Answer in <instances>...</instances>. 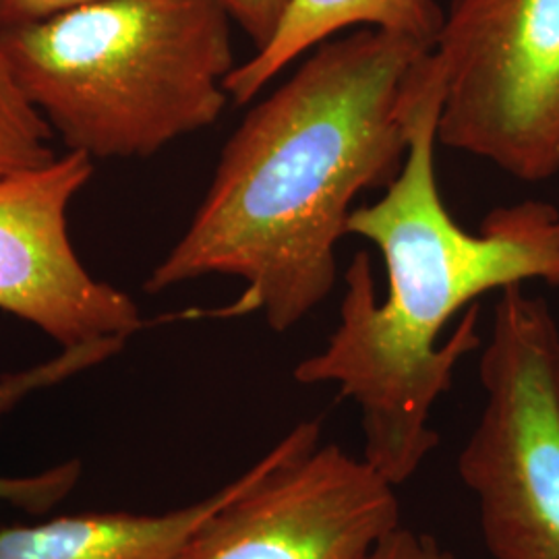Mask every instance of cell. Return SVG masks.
I'll list each match as a JSON object with an SVG mask.
<instances>
[{
  "label": "cell",
  "instance_id": "obj_1",
  "mask_svg": "<svg viewBox=\"0 0 559 559\" xmlns=\"http://www.w3.org/2000/svg\"><path fill=\"white\" fill-rule=\"evenodd\" d=\"M429 50L376 27L316 46L224 145L195 216L145 290L233 276L245 284L239 299L191 316L261 313L274 332L305 320L336 284L353 201L388 187L406 160L415 71Z\"/></svg>",
  "mask_w": 559,
  "mask_h": 559
},
{
  "label": "cell",
  "instance_id": "obj_2",
  "mask_svg": "<svg viewBox=\"0 0 559 559\" xmlns=\"http://www.w3.org/2000/svg\"><path fill=\"white\" fill-rule=\"evenodd\" d=\"M441 104L443 73L431 48L415 71L406 160L383 198L348 218V235L380 249L385 299L378 300L371 260L359 251L344 274L338 328L295 367L302 385L336 383L357 402L362 459L396 487L438 445L431 411L460 359L480 346L475 300L528 280L559 286L558 205L496 207L475 235L448 212L436 173Z\"/></svg>",
  "mask_w": 559,
  "mask_h": 559
},
{
  "label": "cell",
  "instance_id": "obj_3",
  "mask_svg": "<svg viewBox=\"0 0 559 559\" xmlns=\"http://www.w3.org/2000/svg\"><path fill=\"white\" fill-rule=\"evenodd\" d=\"M221 0H98L0 29L23 96L69 152L133 160L207 129L237 67Z\"/></svg>",
  "mask_w": 559,
  "mask_h": 559
},
{
  "label": "cell",
  "instance_id": "obj_4",
  "mask_svg": "<svg viewBox=\"0 0 559 559\" xmlns=\"http://www.w3.org/2000/svg\"><path fill=\"white\" fill-rule=\"evenodd\" d=\"M485 404L459 456L493 559H559V325L522 284L500 290L479 362Z\"/></svg>",
  "mask_w": 559,
  "mask_h": 559
},
{
  "label": "cell",
  "instance_id": "obj_5",
  "mask_svg": "<svg viewBox=\"0 0 559 559\" xmlns=\"http://www.w3.org/2000/svg\"><path fill=\"white\" fill-rule=\"evenodd\" d=\"M433 55L438 141L540 182L559 175V0H452Z\"/></svg>",
  "mask_w": 559,
  "mask_h": 559
},
{
  "label": "cell",
  "instance_id": "obj_6",
  "mask_svg": "<svg viewBox=\"0 0 559 559\" xmlns=\"http://www.w3.org/2000/svg\"><path fill=\"white\" fill-rule=\"evenodd\" d=\"M299 423L240 475L175 559H367L400 526L396 485Z\"/></svg>",
  "mask_w": 559,
  "mask_h": 559
},
{
  "label": "cell",
  "instance_id": "obj_7",
  "mask_svg": "<svg viewBox=\"0 0 559 559\" xmlns=\"http://www.w3.org/2000/svg\"><path fill=\"white\" fill-rule=\"evenodd\" d=\"M92 175V158L67 152L0 179V309L62 348L141 328L135 300L96 278L71 242L69 207Z\"/></svg>",
  "mask_w": 559,
  "mask_h": 559
},
{
  "label": "cell",
  "instance_id": "obj_8",
  "mask_svg": "<svg viewBox=\"0 0 559 559\" xmlns=\"http://www.w3.org/2000/svg\"><path fill=\"white\" fill-rule=\"evenodd\" d=\"M239 483L164 514L83 512L0 528V559H175Z\"/></svg>",
  "mask_w": 559,
  "mask_h": 559
},
{
  "label": "cell",
  "instance_id": "obj_9",
  "mask_svg": "<svg viewBox=\"0 0 559 559\" xmlns=\"http://www.w3.org/2000/svg\"><path fill=\"white\" fill-rule=\"evenodd\" d=\"M443 25L436 0H293L278 32L224 81L235 104L253 100L290 62L350 27H376L433 48Z\"/></svg>",
  "mask_w": 559,
  "mask_h": 559
},
{
  "label": "cell",
  "instance_id": "obj_10",
  "mask_svg": "<svg viewBox=\"0 0 559 559\" xmlns=\"http://www.w3.org/2000/svg\"><path fill=\"white\" fill-rule=\"evenodd\" d=\"M127 340L108 338L85 342L62 348L59 357L29 367L20 373L0 378V417L11 411L27 394L55 385L75 373H81L104 359L119 353ZM81 477L78 460L62 462L38 475L27 477H0V501L13 503L27 512H46L64 500Z\"/></svg>",
  "mask_w": 559,
  "mask_h": 559
},
{
  "label": "cell",
  "instance_id": "obj_11",
  "mask_svg": "<svg viewBox=\"0 0 559 559\" xmlns=\"http://www.w3.org/2000/svg\"><path fill=\"white\" fill-rule=\"evenodd\" d=\"M52 131L27 102L0 41V179L55 160Z\"/></svg>",
  "mask_w": 559,
  "mask_h": 559
},
{
  "label": "cell",
  "instance_id": "obj_12",
  "mask_svg": "<svg viewBox=\"0 0 559 559\" xmlns=\"http://www.w3.org/2000/svg\"><path fill=\"white\" fill-rule=\"evenodd\" d=\"M230 20L255 44L263 48L278 32L293 0H221Z\"/></svg>",
  "mask_w": 559,
  "mask_h": 559
},
{
  "label": "cell",
  "instance_id": "obj_13",
  "mask_svg": "<svg viewBox=\"0 0 559 559\" xmlns=\"http://www.w3.org/2000/svg\"><path fill=\"white\" fill-rule=\"evenodd\" d=\"M367 559H452V556L433 537L400 524Z\"/></svg>",
  "mask_w": 559,
  "mask_h": 559
},
{
  "label": "cell",
  "instance_id": "obj_14",
  "mask_svg": "<svg viewBox=\"0 0 559 559\" xmlns=\"http://www.w3.org/2000/svg\"><path fill=\"white\" fill-rule=\"evenodd\" d=\"M98 0H0V29L48 20Z\"/></svg>",
  "mask_w": 559,
  "mask_h": 559
}]
</instances>
